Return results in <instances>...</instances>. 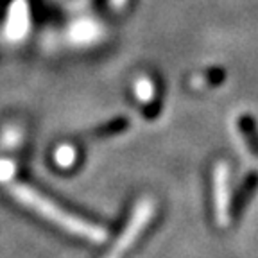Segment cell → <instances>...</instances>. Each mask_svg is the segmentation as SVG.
Here are the masks:
<instances>
[{
	"instance_id": "3957f363",
	"label": "cell",
	"mask_w": 258,
	"mask_h": 258,
	"mask_svg": "<svg viewBox=\"0 0 258 258\" xmlns=\"http://www.w3.org/2000/svg\"><path fill=\"white\" fill-rule=\"evenodd\" d=\"M214 210L215 221L221 228L230 224V167L224 161L214 169Z\"/></svg>"
},
{
	"instance_id": "5b68a950",
	"label": "cell",
	"mask_w": 258,
	"mask_h": 258,
	"mask_svg": "<svg viewBox=\"0 0 258 258\" xmlns=\"http://www.w3.org/2000/svg\"><path fill=\"white\" fill-rule=\"evenodd\" d=\"M153 85H151L149 81L144 79V81H138L137 83V95L140 97L142 101H149L151 97H153Z\"/></svg>"
},
{
	"instance_id": "7a4b0ae2",
	"label": "cell",
	"mask_w": 258,
	"mask_h": 258,
	"mask_svg": "<svg viewBox=\"0 0 258 258\" xmlns=\"http://www.w3.org/2000/svg\"><path fill=\"white\" fill-rule=\"evenodd\" d=\"M154 214V205L151 199H140L138 205L135 206L131 221L127 222V226L124 228V231L120 233V237L117 238L115 246L109 249V253L106 254V258H122L124 253L133 246L137 238L142 235V231L145 230V226L149 224L151 217Z\"/></svg>"
},
{
	"instance_id": "8992f818",
	"label": "cell",
	"mask_w": 258,
	"mask_h": 258,
	"mask_svg": "<svg viewBox=\"0 0 258 258\" xmlns=\"http://www.w3.org/2000/svg\"><path fill=\"white\" fill-rule=\"evenodd\" d=\"M57 161L61 165H69L74 161V151L70 147H61L59 153H57Z\"/></svg>"
},
{
	"instance_id": "277c9868",
	"label": "cell",
	"mask_w": 258,
	"mask_h": 258,
	"mask_svg": "<svg viewBox=\"0 0 258 258\" xmlns=\"http://www.w3.org/2000/svg\"><path fill=\"white\" fill-rule=\"evenodd\" d=\"M29 18H27V8L22 0H18L15 6H13V16L11 22H9V29L11 32H15V36H22L27 29Z\"/></svg>"
},
{
	"instance_id": "52a82bcc",
	"label": "cell",
	"mask_w": 258,
	"mask_h": 258,
	"mask_svg": "<svg viewBox=\"0 0 258 258\" xmlns=\"http://www.w3.org/2000/svg\"><path fill=\"white\" fill-rule=\"evenodd\" d=\"M109 4H111L113 8H122V6L125 4V0H109Z\"/></svg>"
},
{
	"instance_id": "6da1fadb",
	"label": "cell",
	"mask_w": 258,
	"mask_h": 258,
	"mask_svg": "<svg viewBox=\"0 0 258 258\" xmlns=\"http://www.w3.org/2000/svg\"><path fill=\"white\" fill-rule=\"evenodd\" d=\"M11 194L15 196L22 205L29 206L31 210H34L36 214H40L43 219L50 221L52 224L59 226L63 228L64 231H69L72 235H77L81 238H86L90 242H104L108 233L102 226H97L92 224L88 221H83V219L76 217V215L69 214V212H64L63 208H59L57 205H54L50 199L43 198L41 194H38L36 190L29 188L25 185H20V183H16V185L11 186Z\"/></svg>"
}]
</instances>
